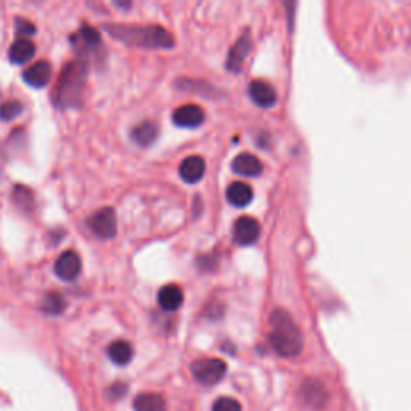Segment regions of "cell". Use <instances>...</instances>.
<instances>
[{
    "label": "cell",
    "instance_id": "cell-21",
    "mask_svg": "<svg viewBox=\"0 0 411 411\" xmlns=\"http://www.w3.org/2000/svg\"><path fill=\"white\" fill-rule=\"evenodd\" d=\"M41 307L42 312H46L48 315H59L64 310V307H66V302H64L63 297L58 293H50L44 297Z\"/></svg>",
    "mask_w": 411,
    "mask_h": 411
},
{
    "label": "cell",
    "instance_id": "cell-22",
    "mask_svg": "<svg viewBox=\"0 0 411 411\" xmlns=\"http://www.w3.org/2000/svg\"><path fill=\"white\" fill-rule=\"evenodd\" d=\"M23 105L17 100H8L0 105V119L2 121H13L23 113Z\"/></svg>",
    "mask_w": 411,
    "mask_h": 411
},
{
    "label": "cell",
    "instance_id": "cell-3",
    "mask_svg": "<svg viewBox=\"0 0 411 411\" xmlns=\"http://www.w3.org/2000/svg\"><path fill=\"white\" fill-rule=\"evenodd\" d=\"M88 66L82 59L69 61L63 68L55 87V100L59 108H77L81 106L84 92H86Z\"/></svg>",
    "mask_w": 411,
    "mask_h": 411
},
{
    "label": "cell",
    "instance_id": "cell-13",
    "mask_svg": "<svg viewBox=\"0 0 411 411\" xmlns=\"http://www.w3.org/2000/svg\"><path fill=\"white\" fill-rule=\"evenodd\" d=\"M249 52H251V37H249V32L246 31L240 39H238V42L230 50L229 59H227V68L233 73L240 71L242 66V61H245Z\"/></svg>",
    "mask_w": 411,
    "mask_h": 411
},
{
    "label": "cell",
    "instance_id": "cell-12",
    "mask_svg": "<svg viewBox=\"0 0 411 411\" xmlns=\"http://www.w3.org/2000/svg\"><path fill=\"white\" fill-rule=\"evenodd\" d=\"M206 172V162L201 156H190L187 160L182 161L180 167H178V174H180L182 180L187 183H196L204 177Z\"/></svg>",
    "mask_w": 411,
    "mask_h": 411
},
{
    "label": "cell",
    "instance_id": "cell-6",
    "mask_svg": "<svg viewBox=\"0 0 411 411\" xmlns=\"http://www.w3.org/2000/svg\"><path fill=\"white\" fill-rule=\"evenodd\" d=\"M260 224L254 217L242 216L233 225V240L240 246H249L259 240Z\"/></svg>",
    "mask_w": 411,
    "mask_h": 411
},
{
    "label": "cell",
    "instance_id": "cell-20",
    "mask_svg": "<svg viewBox=\"0 0 411 411\" xmlns=\"http://www.w3.org/2000/svg\"><path fill=\"white\" fill-rule=\"evenodd\" d=\"M108 356H110L113 363L116 365H127L131 363L132 356H133V347L131 345V343H127V341H115V343L110 344V347H108Z\"/></svg>",
    "mask_w": 411,
    "mask_h": 411
},
{
    "label": "cell",
    "instance_id": "cell-11",
    "mask_svg": "<svg viewBox=\"0 0 411 411\" xmlns=\"http://www.w3.org/2000/svg\"><path fill=\"white\" fill-rule=\"evenodd\" d=\"M249 97L260 108H271L278 98L274 86L265 81H252L249 84Z\"/></svg>",
    "mask_w": 411,
    "mask_h": 411
},
{
    "label": "cell",
    "instance_id": "cell-27",
    "mask_svg": "<svg viewBox=\"0 0 411 411\" xmlns=\"http://www.w3.org/2000/svg\"><path fill=\"white\" fill-rule=\"evenodd\" d=\"M111 392L115 394V395H117V397H121V395H124V392H126V385H124V384H116V385H113Z\"/></svg>",
    "mask_w": 411,
    "mask_h": 411
},
{
    "label": "cell",
    "instance_id": "cell-16",
    "mask_svg": "<svg viewBox=\"0 0 411 411\" xmlns=\"http://www.w3.org/2000/svg\"><path fill=\"white\" fill-rule=\"evenodd\" d=\"M252 188L246 182H233L227 188V200L236 207H245L252 201Z\"/></svg>",
    "mask_w": 411,
    "mask_h": 411
},
{
    "label": "cell",
    "instance_id": "cell-8",
    "mask_svg": "<svg viewBox=\"0 0 411 411\" xmlns=\"http://www.w3.org/2000/svg\"><path fill=\"white\" fill-rule=\"evenodd\" d=\"M206 113L200 105H195V103H188V105L178 106L177 110L172 115V121H174L175 126L185 127V128H193L201 126L204 122Z\"/></svg>",
    "mask_w": 411,
    "mask_h": 411
},
{
    "label": "cell",
    "instance_id": "cell-7",
    "mask_svg": "<svg viewBox=\"0 0 411 411\" xmlns=\"http://www.w3.org/2000/svg\"><path fill=\"white\" fill-rule=\"evenodd\" d=\"M82 269V260L77 252L74 251H64L55 262V275L63 281H73L76 280Z\"/></svg>",
    "mask_w": 411,
    "mask_h": 411
},
{
    "label": "cell",
    "instance_id": "cell-2",
    "mask_svg": "<svg viewBox=\"0 0 411 411\" xmlns=\"http://www.w3.org/2000/svg\"><path fill=\"white\" fill-rule=\"evenodd\" d=\"M269 339L271 349L285 359H294L304 347V338H302L299 326L296 325L293 316L283 309H276L270 315Z\"/></svg>",
    "mask_w": 411,
    "mask_h": 411
},
{
    "label": "cell",
    "instance_id": "cell-24",
    "mask_svg": "<svg viewBox=\"0 0 411 411\" xmlns=\"http://www.w3.org/2000/svg\"><path fill=\"white\" fill-rule=\"evenodd\" d=\"M81 39L84 42H86V46L90 47V48H95V47L102 46L100 32H98L97 29L92 28V26H84L81 29Z\"/></svg>",
    "mask_w": 411,
    "mask_h": 411
},
{
    "label": "cell",
    "instance_id": "cell-4",
    "mask_svg": "<svg viewBox=\"0 0 411 411\" xmlns=\"http://www.w3.org/2000/svg\"><path fill=\"white\" fill-rule=\"evenodd\" d=\"M191 373L198 383L214 385L220 383L227 373V363L219 359H201L193 361Z\"/></svg>",
    "mask_w": 411,
    "mask_h": 411
},
{
    "label": "cell",
    "instance_id": "cell-5",
    "mask_svg": "<svg viewBox=\"0 0 411 411\" xmlns=\"http://www.w3.org/2000/svg\"><path fill=\"white\" fill-rule=\"evenodd\" d=\"M87 224L92 233L102 240H111L117 233L116 212L111 207H103V209L93 212L88 217Z\"/></svg>",
    "mask_w": 411,
    "mask_h": 411
},
{
    "label": "cell",
    "instance_id": "cell-26",
    "mask_svg": "<svg viewBox=\"0 0 411 411\" xmlns=\"http://www.w3.org/2000/svg\"><path fill=\"white\" fill-rule=\"evenodd\" d=\"M17 32L21 36L23 39H29V36H34L36 34V26L31 21L24 18H17Z\"/></svg>",
    "mask_w": 411,
    "mask_h": 411
},
{
    "label": "cell",
    "instance_id": "cell-15",
    "mask_svg": "<svg viewBox=\"0 0 411 411\" xmlns=\"http://www.w3.org/2000/svg\"><path fill=\"white\" fill-rule=\"evenodd\" d=\"M157 133H160V128H157L155 122L143 121L132 128L131 137L133 143H137L138 146H150L156 142Z\"/></svg>",
    "mask_w": 411,
    "mask_h": 411
},
{
    "label": "cell",
    "instance_id": "cell-17",
    "mask_svg": "<svg viewBox=\"0 0 411 411\" xmlns=\"http://www.w3.org/2000/svg\"><path fill=\"white\" fill-rule=\"evenodd\" d=\"M34 55H36V46H34V42L31 39H23V37H19L18 41L10 47V52H8L10 61L15 64L28 63Z\"/></svg>",
    "mask_w": 411,
    "mask_h": 411
},
{
    "label": "cell",
    "instance_id": "cell-25",
    "mask_svg": "<svg viewBox=\"0 0 411 411\" xmlns=\"http://www.w3.org/2000/svg\"><path fill=\"white\" fill-rule=\"evenodd\" d=\"M212 411H241V403L231 397H222L212 405Z\"/></svg>",
    "mask_w": 411,
    "mask_h": 411
},
{
    "label": "cell",
    "instance_id": "cell-10",
    "mask_svg": "<svg viewBox=\"0 0 411 411\" xmlns=\"http://www.w3.org/2000/svg\"><path fill=\"white\" fill-rule=\"evenodd\" d=\"M231 169H233V172L238 175L257 177L264 171V164H262L259 157L251 155V153H241V155H238L233 162H231Z\"/></svg>",
    "mask_w": 411,
    "mask_h": 411
},
{
    "label": "cell",
    "instance_id": "cell-14",
    "mask_svg": "<svg viewBox=\"0 0 411 411\" xmlns=\"http://www.w3.org/2000/svg\"><path fill=\"white\" fill-rule=\"evenodd\" d=\"M157 304L162 310L174 312L183 304V291L177 285H167L157 294Z\"/></svg>",
    "mask_w": 411,
    "mask_h": 411
},
{
    "label": "cell",
    "instance_id": "cell-18",
    "mask_svg": "<svg viewBox=\"0 0 411 411\" xmlns=\"http://www.w3.org/2000/svg\"><path fill=\"white\" fill-rule=\"evenodd\" d=\"M300 395L312 407H321L326 400V389L318 381H307L302 384Z\"/></svg>",
    "mask_w": 411,
    "mask_h": 411
},
{
    "label": "cell",
    "instance_id": "cell-19",
    "mask_svg": "<svg viewBox=\"0 0 411 411\" xmlns=\"http://www.w3.org/2000/svg\"><path fill=\"white\" fill-rule=\"evenodd\" d=\"M135 411H166V400L161 394H140L133 400Z\"/></svg>",
    "mask_w": 411,
    "mask_h": 411
},
{
    "label": "cell",
    "instance_id": "cell-1",
    "mask_svg": "<svg viewBox=\"0 0 411 411\" xmlns=\"http://www.w3.org/2000/svg\"><path fill=\"white\" fill-rule=\"evenodd\" d=\"M106 32L116 41L143 48H172L174 37L167 29L157 24L138 26V24H106Z\"/></svg>",
    "mask_w": 411,
    "mask_h": 411
},
{
    "label": "cell",
    "instance_id": "cell-23",
    "mask_svg": "<svg viewBox=\"0 0 411 411\" xmlns=\"http://www.w3.org/2000/svg\"><path fill=\"white\" fill-rule=\"evenodd\" d=\"M13 200L17 202L18 206L21 207H31L32 202H34V196H32V191L29 190V188L23 187V185H17L13 188Z\"/></svg>",
    "mask_w": 411,
    "mask_h": 411
},
{
    "label": "cell",
    "instance_id": "cell-9",
    "mask_svg": "<svg viewBox=\"0 0 411 411\" xmlns=\"http://www.w3.org/2000/svg\"><path fill=\"white\" fill-rule=\"evenodd\" d=\"M23 79L28 86L34 88L46 87L52 79V64L46 61V59H41V61L31 64V66L23 73Z\"/></svg>",
    "mask_w": 411,
    "mask_h": 411
}]
</instances>
